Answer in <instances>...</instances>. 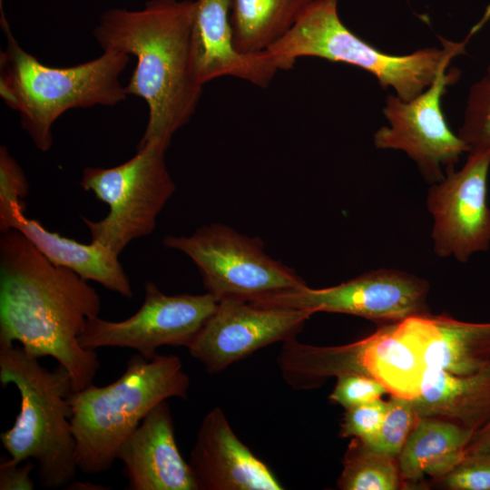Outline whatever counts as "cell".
Masks as SVG:
<instances>
[{
  "mask_svg": "<svg viewBox=\"0 0 490 490\" xmlns=\"http://www.w3.org/2000/svg\"><path fill=\"white\" fill-rule=\"evenodd\" d=\"M190 378L175 355L146 359L132 356L125 371L104 387L93 384L73 392L71 426L75 461L80 471L96 475L117 460L122 444L159 403L171 397L186 400Z\"/></svg>",
  "mask_w": 490,
  "mask_h": 490,
  "instance_id": "cell-4",
  "label": "cell"
},
{
  "mask_svg": "<svg viewBox=\"0 0 490 490\" xmlns=\"http://www.w3.org/2000/svg\"><path fill=\"white\" fill-rule=\"evenodd\" d=\"M418 419L411 399L391 395L377 433L363 444L375 452L397 458Z\"/></svg>",
  "mask_w": 490,
  "mask_h": 490,
  "instance_id": "cell-24",
  "label": "cell"
},
{
  "mask_svg": "<svg viewBox=\"0 0 490 490\" xmlns=\"http://www.w3.org/2000/svg\"><path fill=\"white\" fill-rule=\"evenodd\" d=\"M469 152L490 151V64L470 88L457 134Z\"/></svg>",
  "mask_w": 490,
  "mask_h": 490,
  "instance_id": "cell-25",
  "label": "cell"
},
{
  "mask_svg": "<svg viewBox=\"0 0 490 490\" xmlns=\"http://www.w3.org/2000/svg\"><path fill=\"white\" fill-rule=\"evenodd\" d=\"M189 465L198 490H282L270 467L242 443L220 407L203 417Z\"/></svg>",
  "mask_w": 490,
  "mask_h": 490,
  "instance_id": "cell-14",
  "label": "cell"
},
{
  "mask_svg": "<svg viewBox=\"0 0 490 490\" xmlns=\"http://www.w3.org/2000/svg\"><path fill=\"white\" fill-rule=\"evenodd\" d=\"M10 464L7 460L0 465V490H33L34 481L31 471L37 466L30 460L23 466Z\"/></svg>",
  "mask_w": 490,
  "mask_h": 490,
  "instance_id": "cell-30",
  "label": "cell"
},
{
  "mask_svg": "<svg viewBox=\"0 0 490 490\" xmlns=\"http://www.w3.org/2000/svg\"><path fill=\"white\" fill-rule=\"evenodd\" d=\"M387 408L381 398L347 408L340 423L339 436L368 442L377 433Z\"/></svg>",
  "mask_w": 490,
  "mask_h": 490,
  "instance_id": "cell-29",
  "label": "cell"
},
{
  "mask_svg": "<svg viewBox=\"0 0 490 490\" xmlns=\"http://www.w3.org/2000/svg\"><path fill=\"white\" fill-rule=\"evenodd\" d=\"M411 400L419 418L447 419L475 434L490 422V365L463 376L426 368Z\"/></svg>",
  "mask_w": 490,
  "mask_h": 490,
  "instance_id": "cell-19",
  "label": "cell"
},
{
  "mask_svg": "<svg viewBox=\"0 0 490 490\" xmlns=\"http://www.w3.org/2000/svg\"><path fill=\"white\" fill-rule=\"evenodd\" d=\"M313 0H233L230 23L236 49L268 51L294 25Z\"/></svg>",
  "mask_w": 490,
  "mask_h": 490,
  "instance_id": "cell-22",
  "label": "cell"
},
{
  "mask_svg": "<svg viewBox=\"0 0 490 490\" xmlns=\"http://www.w3.org/2000/svg\"><path fill=\"white\" fill-rule=\"evenodd\" d=\"M0 24L6 39L0 53V95L19 113L23 129L39 151L50 150L52 126L66 111L113 106L126 98L120 75L129 54L103 50L99 57L74 66L51 67L20 45L3 11Z\"/></svg>",
  "mask_w": 490,
  "mask_h": 490,
  "instance_id": "cell-3",
  "label": "cell"
},
{
  "mask_svg": "<svg viewBox=\"0 0 490 490\" xmlns=\"http://www.w3.org/2000/svg\"><path fill=\"white\" fill-rule=\"evenodd\" d=\"M311 315L301 309L221 300L187 348L208 373H219L264 347L296 338Z\"/></svg>",
  "mask_w": 490,
  "mask_h": 490,
  "instance_id": "cell-13",
  "label": "cell"
},
{
  "mask_svg": "<svg viewBox=\"0 0 490 490\" xmlns=\"http://www.w3.org/2000/svg\"><path fill=\"white\" fill-rule=\"evenodd\" d=\"M401 324L416 346L426 368L463 376L490 365V322H465L427 313L405 318Z\"/></svg>",
  "mask_w": 490,
  "mask_h": 490,
  "instance_id": "cell-17",
  "label": "cell"
},
{
  "mask_svg": "<svg viewBox=\"0 0 490 490\" xmlns=\"http://www.w3.org/2000/svg\"><path fill=\"white\" fill-rule=\"evenodd\" d=\"M100 310L87 280L51 263L20 231L2 232L0 347L17 341L38 358H54L69 372L74 392L81 390L93 384L100 362L78 338Z\"/></svg>",
  "mask_w": 490,
  "mask_h": 490,
  "instance_id": "cell-1",
  "label": "cell"
},
{
  "mask_svg": "<svg viewBox=\"0 0 490 490\" xmlns=\"http://www.w3.org/2000/svg\"><path fill=\"white\" fill-rule=\"evenodd\" d=\"M11 230L20 231L54 265L68 269L122 297H132L130 279L119 256L107 247L93 241L81 243L50 231L39 220L25 215L16 220Z\"/></svg>",
  "mask_w": 490,
  "mask_h": 490,
  "instance_id": "cell-20",
  "label": "cell"
},
{
  "mask_svg": "<svg viewBox=\"0 0 490 490\" xmlns=\"http://www.w3.org/2000/svg\"><path fill=\"white\" fill-rule=\"evenodd\" d=\"M461 76L457 68L442 71L432 84L410 101L388 95L383 109L388 126L374 135L377 149L403 151L430 184L455 169L468 146L450 129L441 100L447 87Z\"/></svg>",
  "mask_w": 490,
  "mask_h": 490,
  "instance_id": "cell-11",
  "label": "cell"
},
{
  "mask_svg": "<svg viewBox=\"0 0 490 490\" xmlns=\"http://www.w3.org/2000/svg\"><path fill=\"white\" fill-rule=\"evenodd\" d=\"M338 0H313L290 30L268 51L279 70L291 69L300 57L344 63L373 74L383 88L410 101L419 95L465 48L479 25L462 42L443 39V48H424L405 55L383 53L350 31L338 14Z\"/></svg>",
  "mask_w": 490,
  "mask_h": 490,
  "instance_id": "cell-6",
  "label": "cell"
},
{
  "mask_svg": "<svg viewBox=\"0 0 490 490\" xmlns=\"http://www.w3.org/2000/svg\"><path fill=\"white\" fill-rule=\"evenodd\" d=\"M29 185L25 174L18 162L11 156L7 148L0 147V230H11L13 223L24 214V199Z\"/></svg>",
  "mask_w": 490,
  "mask_h": 490,
  "instance_id": "cell-26",
  "label": "cell"
},
{
  "mask_svg": "<svg viewBox=\"0 0 490 490\" xmlns=\"http://www.w3.org/2000/svg\"><path fill=\"white\" fill-rule=\"evenodd\" d=\"M402 480L397 458L375 452L353 437L343 458L339 489L397 490Z\"/></svg>",
  "mask_w": 490,
  "mask_h": 490,
  "instance_id": "cell-23",
  "label": "cell"
},
{
  "mask_svg": "<svg viewBox=\"0 0 490 490\" xmlns=\"http://www.w3.org/2000/svg\"><path fill=\"white\" fill-rule=\"evenodd\" d=\"M163 245L191 260L207 292L219 302L251 301L307 285L294 270L270 258L260 238L223 224L204 225L191 236L168 235Z\"/></svg>",
  "mask_w": 490,
  "mask_h": 490,
  "instance_id": "cell-8",
  "label": "cell"
},
{
  "mask_svg": "<svg viewBox=\"0 0 490 490\" xmlns=\"http://www.w3.org/2000/svg\"><path fill=\"white\" fill-rule=\"evenodd\" d=\"M450 490H490V451L468 453L446 475L440 478Z\"/></svg>",
  "mask_w": 490,
  "mask_h": 490,
  "instance_id": "cell-27",
  "label": "cell"
},
{
  "mask_svg": "<svg viewBox=\"0 0 490 490\" xmlns=\"http://www.w3.org/2000/svg\"><path fill=\"white\" fill-rule=\"evenodd\" d=\"M490 451V422L475 432L466 448V453Z\"/></svg>",
  "mask_w": 490,
  "mask_h": 490,
  "instance_id": "cell-31",
  "label": "cell"
},
{
  "mask_svg": "<svg viewBox=\"0 0 490 490\" xmlns=\"http://www.w3.org/2000/svg\"><path fill=\"white\" fill-rule=\"evenodd\" d=\"M233 0H195L191 26V64L197 82L233 76L266 87L279 71L267 52L242 54L233 42Z\"/></svg>",
  "mask_w": 490,
  "mask_h": 490,
  "instance_id": "cell-16",
  "label": "cell"
},
{
  "mask_svg": "<svg viewBox=\"0 0 490 490\" xmlns=\"http://www.w3.org/2000/svg\"><path fill=\"white\" fill-rule=\"evenodd\" d=\"M165 148L160 143L137 147L127 162L112 167H87L81 187L109 207L100 220L82 217L91 241L116 255L133 240L151 234L159 213L175 191L165 162Z\"/></svg>",
  "mask_w": 490,
  "mask_h": 490,
  "instance_id": "cell-7",
  "label": "cell"
},
{
  "mask_svg": "<svg viewBox=\"0 0 490 490\" xmlns=\"http://www.w3.org/2000/svg\"><path fill=\"white\" fill-rule=\"evenodd\" d=\"M128 490H198L191 468L177 446L167 400L159 403L122 444Z\"/></svg>",
  "mask_w": 490,
  "mask_h": 490,
  "instance_id": "cell-15",
  "label": "cell"
},
{
  "mask_svg": "<svg viewBox=\"0 0 490 490\" xmlns=\"http://www.w3.org/2000/svg\"><path fill=\"white\" fill-rule=\"evenodd\" d=\"M349 373L372 377L391 393L412 399L419 393L426 367L401 321L347 345Z\"/></svg>",
  "mask_w": 490,
  "mask_h": 490,
  "instance_id": "cell-18",
  "label": "cell"
},
{
  "mask_svg": "<svg viewBox=\"0 0 490 490\" xmlns=\"http://www.w3.org/2000/svg\"><path fill=\"white\" fill-rule=\"evenodd\" d=\"M0 381L13 384L21 398L14 426L1 433L10 464L34 459L41 485L55 489L76 475L75 440L72 431L74 392L69 372L59 365L52 370L15 344L0 347Z\"/></svg>",
  "mask_w": 490,
  "mask_h": 490,
  "instance_id": "cell-5",
  "label": "cell"
},
{
  "mask_svg": "<svg viewBox=\"0 0 490 490\" xmlns=\"http://www.w3.org/2000/svg\"><path fill=\"white\" fill-rule=\"evenodd\" d=\"M194 9L191 0H149L139 10L104 11L93 30L103 50L137 58L125 92L142 98L148 106L138 147L160 143L168 148L196 110L202 85L191 64Z\"/></svg>",
  "mask_w": 490,
  "mask_h": 490,
  "instance_id": "cell-2",
  "label": "cell"
},
{
  "mask_svg": "<svg viewBox=\"0 0 490 490\" xmlns=\"http://www.w3.org/2000/svg\"><path fill=\"white\" fill-rule=\"evenodd\" d=\"M468 153L460 170L447 172L443 180L430 185L426 199L433 219L434 253L462 263L490 248V151Z\"/></svg>",
  "mask_w": 490,
  "mask_h": 490,
  "instance_id": "cell-12",
  "label": "cell"
},
{
  "mask_svg": "<svg viewBox=\"0 0 490 490\" xmlns=\"http://www.w3.org/2000/svg\"><path fill=\"white\" fill-rule=\"evenodd\" d=\"M473 435L454 421L419 418L397 458L403 480L416 481L426 475L444 477L466 456Z\"/></svg>",
  "mask_w": 490,
  "mask_h": 490,
  "instance_id": "cell-21",
  "label": "cell"
},
{
  "mask_svg": "<svg viewBox=\"0 0 490 490\" xmlns=\"http://www.w3.org/2000/svg\"><path fill=\"white\" fill-rule=\"evenodd\" d=\"M387 392V387L376 378L349 373L337 377L329 399L347 409L379 399Z\"/></svg>",
  "mask_w": 490,
  "mask_h": 490,
  "instance_id": "cell-28",
  "label": "cell"
},
{
  "mask_svg": "<svg viewBox=\"0 0 490 490\" xmlns=\"http://www.w3.org/2000/svg\"><path fill=\"white\" fill-rule=\"evenodd\" d=\"M428 291L429 283L422 278L397 269L380 268L333 287L311 289L305 285L249 302L311 314H350L390 324L429 313Z\"/></svg>",
  "mask_w": 490,
  "mask_h": 490,
  "instance_id": "cell-9",
  "label": "cell"
},
{
  "mask_svg": "<svg viewBox=\"0 0 490 490\" xmlns=\"http://www.w3.org/2000/svg\"><path fill=\"white\" fill-rule=\"evenodd\" d=\"M144 290L143 303L132 316L120 321L99 316L89 319L79 336L80 345L91 350L131 348L152 359L162 346L188 348L219 305L209 292L167 295L150 280Z\"/></svg>",
  "mask_w": 490,
  "mask_h": 490,
  "instance_id": "cell-10",
  "label": "cell"
}]
</instances>
